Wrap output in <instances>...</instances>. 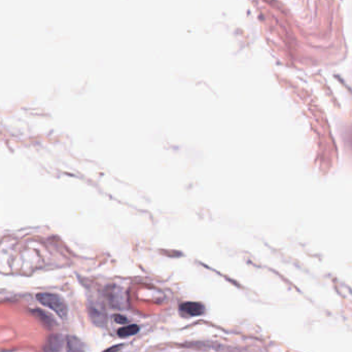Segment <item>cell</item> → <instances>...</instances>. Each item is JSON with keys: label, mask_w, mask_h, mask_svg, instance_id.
I'll use <instances>...</instances> for the list:
<instances>
[{"label": "cell", "mask_w": 352, "mask_h": 352, "mask_svg": "<svg viewBox=\"0 0 352 352\" xmlns=\"http://www.w3.org/2000/svg\"><path fill=\"white\" fill-rule=\"evenodd\" d=\"M114 320L117 322V323H121V324H125V323H128V318L126 316H123L121 314H116L114 315Z\"/></svg>", "instance_id": "cell-8"}, {"label": "cell", "mask_w": 352, "mask_h": 352, "mask_svg": "<svg viewBox=\"0 0 352 352\" xmlns=\"http://www.w3.org/2000/svg\"><path fill=\"white\" fill-rule=\"evenodd\" d=\"M138 332H139V327H138V325L130 324V325H127V327H124L122 329H119L117 331V335H118V337L126 338V337L133 336V335L137 334Z\"/></svg>", "instance_id": "cell-6"}, {"label": "cell", "mask_w": 352, "mask_h": 352, "mask_svg": "<svg viewBox=\"0 0 352 352\" xmlns=\"http://www.w3.org/2000/svg\"><path fill=\"white\" fill-rule=\"evenodd\" d=\"M63 345V339L60 335H53V336L49 337L46 346L45 351L46 352H59L61 350Z\"/></svg>", "instance_id": "cell-3"}, {"label": "cell", "mask_w": 352, "mask_h": 352, "mask_svg": "<svg viewBox=\"0 0 352 352\" xmlns=\"http://www.w3.org/2000/svg\"><path fill=\"white\" fill-rule=\"evenodd\" d=\"M90 314L92 316V319L93 321L95 322L96 324L98 325H102L104 324L105 320H106V317H105V312L101 310V309H98V308H95L93 307L90 309Z\"/></svg>", "instance_id": "cell-5"}, {"label": "cell", "mask_w": 352, "mask_h": 352, "mask_svg": "<svg viewBox=\"0 0 352 352\" xmlns=\"http://www.w3.org/2000/svg\"><path fill=\"white\" fill-rule=\"evenodd\" d=\"M66 352H84L83 342L73 336L66 338Z\"/></svg>", "instance_id": "cell-4"}, {"label": "cell", "mask_w": 352, "mask_h": 352, "mask_svg": "<svg viewBox=\"0 0 352 352\" xmlns=\"http://www.w3.org/2000/svg\"><path fill=\"white\" fill-rule=\"evenodd\" d=\"M36 299L40 304L50 308L61 318H65L67 316V305L60 296L50 293H40L36 296Z\"/></svg>", "instance_id": "cell-1"}, {"label": "cell", "mask_w": 352, "mask_h": 352, "mask_svg": "<svg viewBox=\"0 0 352 352\" xmlns=\"http://www.w3.org/2000/svg\"><path fill=\"white\" fill-rule=\"evenodd\" d=\"M34 313H35L37 315V317H38V318L40 320H42L47 325H49V327H50V325L54 323V319L51 318V317L50 315L46 314L45 311L38 310V309H36V310H34Z\"/></svg>", "instance_id": "cell-7"}, {"label": "cell", "mask_w": 352, "mask_h": 352, "mask_svg": "<svg viewBox=\"0 0 352 352\" xmlns=\"http://www.w3.org/2000/svg\"><path fill=\"white\" fill-rule=\"evenodd\" d=\"M122 346L123 345H116V346H113V347H110V348L104 350L103 352H117V350H119L122 348Z\"/></svg>", "instance_id": "cell-9"}, {"label": "cell", "mask_w": 352, "mask_h": 352, "mask_svg": "<svg viewBox=\"0 0 352 352\" xmlns=\"http://www.w3.org/2000/svg\"><path fill=\"white\" fill-rule=\"evenodd\" d=\"M180 312H183L188 316H199L204 313L205 307L201 303L196 302H186L180 305L179 307Z\"/></svg>", "instance_id": "cell-2"}]
</instances>
